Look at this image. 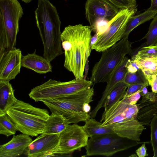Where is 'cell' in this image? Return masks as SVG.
I'll return each instance as SVG.
<instances>
[{
  "instance_id": "74e56055",
  "label": "cell",
  "mask_w": 157,
  "mask_h": 157,
  "mask_svg": "<svg viewBox=\"0 0 157 157\" xmlns=\"http://www.w3.org/2000/svg\"><path fill=\"white\" fill-rule=\"evenodd\" d=\"M146 87V86H144L140 91V93L141 96H144L148 92V91Z\"/></svg>"
},
{
  "instance_id": "4fadbf2b",
  "label": "cell",
  "mask_w": 157,
  "mask_h": 157,
  "mask_svg": "<svg viewBox=\"0 0 157 157\" xmlns=\"http://www.w3.org/2000/svg\"><path fill=\"white\" fill-rule=\"evenodd\" d=\"M21 52L16 48L0 57V80L10 81L20 73Z\"/></svg>"
},
{
  "instance_id": "277c9868",
  "label": "cell",
  "mask_w": 157,
  "mask_h": 157,
  "mask_svg": "<svg viewBox=\"0 0 157 157\" xmlns=\"http://www.w3.org/2000/svg\"><path fill=\"white\" fill-rule=\"evenodd\" d=\"M17 131L32 136L41 134L50 115L48 110L17 99L6 112Z\"/></svg>"
},
{
  "instance_id": "f546056e",
  "label": "cell",
  "mask_w": 157,
  "mask_h": 157,
  "mask_svg": "<svg viewBox=\"0 0 157 157\" xmlns=\"http://www.w3.org/2000/svg\"><path fill=\"white\" fill-rule=\"evenodd\" d=\"M119 10L130 8L136 6V0H108Z\"/></svg>"
},
{
  "instance_id": "60d3db41",
  "label": "cell",
  "mask_w": 157,
  "mask_h": 157,
  "mask_svg": "<svg viewBox=\"0 0 157 157\" xmlns=\"http://www.w3.org/2000/svg\"><path fill=\"white\" fill-rule=\"evenodd\" d=\"M90 106L89 104H85L84 106V111L86 113H89L90 110Z\"/></svg>"
},
{
  "instance_id": "44dd1931",
  "label": "cell",
  "mask_w": 157,
  "mask_h": 157,
  "mask_svg": "<svg viewBox=\"0 0 157 157\" xmlns=\"http://www.w3.org/2000/svg\"><path fill=\"white\" fill-rule=\"evenodd\" d=\"M131 59L135 60L137 63L139 68L147 79L149 85L153 76L157 73V58L141 57L136 54L132 56Z\"/></svg>"
},
{
  "instance_id": "8d00e7d4",
  "label": "cell",
  "mask_w": 157,
  "mask_h": 157,
  "mask_svg": "<svg viewBox=\"0 0 157 157\" xmlns=\"http://www.w3.org/2000/svg\"><path fill=\"white\" fill-rule=\"evenodd\" d=\"M147 9L151 11H157V0H151V6Z\"/></svg>"
},
{
  "instance_id": "f35d334b",
  "label": "cell",
  "mask_w": 157,
  "mask_h": 157,
  "mask_svg": "<svg viewBox=\"0 0 157 157\" xmlns=\"http://www.w3.org/2000/svg\"><path fill=\"white\" fill-rule=\"evenodd\" d=\"M98 36L97 33H96L94 36L92 37L90 42L91 46L96 42Z\"/></svg>"
},
{
  "instance_id": "5bb4252c",
  "label": "cell",
  "mask_w": 157,
  "mask_h": 157,
  "mask_svg": "<svg viewBox=\"0 0 157 157\" xmlns=\"http://www.w3.org/2000/svg\"><path fill=\"white\" fill-rule=\"evenodd\" d=\"M59 134H41L31 143L26 149L29 157L53 156L52 152L58 144Z\"/></svg>"
},
{
  "instance_id": "52a82bcc",
  "label": "cell",
  "mask_w": 157,
  "mask_h": 157,
  "mask_svg": "<svg viewBox=\"0 0 157 157\" xmlns=\"http://www.w3.org/2000/svg\"><path fill=\"white\" fill-rule=\"evenodd\" d=\"M93 86L91 80L84 78H75L62 82L50 79L33 88L29 94L30 98L36 102L43 99L54 98L73 94L90 88Z\"/></svg>"
},
{
  "instance_id": "4316f807",
  "label": "cell",
  "mask_w": 157,
  "mask_h": 157,
  "mask_svg": "<svg viewBox=\"0 0 157 157\" xmlns=\"http://www.w3.org/2000/svg\"><path fill=\"white\" fill-rule=\"evenodd\" d=\"M152 19L147 33L142 39L146 40L148 46L155 45L157 42V14Z\"/></svg>"
},
{
  "instance_id": "7a4b0ae2",
  "label": "cell",
  "mask_w": 157,
  "mask_h": 157,
  "mask_svg": "<svg viewBox=\"0 0 157 157\" xmlns=\"http://www.w3.org/2000/svg\"><path fill=\"white\" fill-rule=\"evenodd\" d=\"M35 16L43 44V57L51 62L63 53L61 22L56 8L49 0H38Z\"/></svg>"
},
{
  "instance_id": "9a60e30c",
  "label": "cell",
  "mask_w": 157,
  "mask_h": 157,
  "mask_svg": "<svg viewBox=\"0 0 157 157\" xmlns=\"http://www.w3.org/2000/svg\"><path fill=\"white\" fill-rule=\"evenodd\" d=\"M128 59L127 56H125L112 73L107 82V85L101 99L94 109L89 114L91 117L94 118L99 110L103 107L108 94L114 86L124 80L128 72L126 64Z\"/></svg>"
},
{
  "instance_id": "ba28073f",
  "label": "cell",
  "mask_w": 157,
  "mask_h": 157,
  "mask_svg": "<svg viewBox=\"0 0 157 157\" xmlns=\"http://www.w3.org/2000/svg\"><path fill=\"white\" fill-rule=\"evenodd\" d=\"M137 6L120 10L108 22L106 29L98 35L96 41L91 46V50L102 52L120 41L122 38L129 19L137 12Z\"/></svg>"
},
{
  "instance_id": "e0dca14e",
  "label": "cell",
  "mask_w": 157,
  "mask_h": 157,
  "mask_svg": "<svg viewBox=\"0 0 157 157\" xmlns=\"http://www.w3.org/2000/svg\"><path fill=\"white\" fill-rule=\"evenodd\" d=\"M32 141L29 136L24 134L13 135L7 143L0 146V157H16L21 155Z\"/></svg>"
},
{
  "instance_id": "836d02e7",
  "label": "cell",
  "mask_w": 157,
  "mask_h": 157,
  "mask_svg": "<svg viewBox=\"0 0 157 157\" xmlns=\"http://www.w3.org/2000/svg\"><path fill=\"white\" fill-rule=\"evenodd\" d=\"M148 143V142H144L141 146L136 150V152L139 157H144L148 155L145 145L146 143Z\"/></svg>"
},
{
  "instance_id": "cb8c5ba5",
  "label": "cell",
  "mask_w": 157,
  "mask_h": 157,
  "mask_svg": "<svg viewBox=\"0 0 157 157\" xmlns=\"http://www.w3.org/2000/svg\"><path fill=\"white\" fill-rule=\"evenodd\" d=\"M129 85L123 80L117 83L108 94L103 107L105 112L112 105L121 100L124 96Z\"/></svg>"
},
{
  "instance_id": "5b68a950",
  "label": "cell",
  "mask_w": 157,
  "mask_h": 157,
  "mask_svg": "<svg viewBox=\"0 0 157 157\" xmlns=\"http://www.w3.org/2000/svg\"><path fill=\"white\" fill-rule=\"evenodd\" d=\"M23 14L17 0H0V57L15 48L19 21Z\"/></svg>"
},
{
  "instance_id": "d4e9b609",
  "label": "cell",
  "mask_w": 157,
  "mask_h": 157,
  "mask_svg": "<svg viewBox=\"0 0 157 157\" xmlns=\"http://www.w3.org/2000/svg\"><path fill=\"white\" fill-rule=\"evenodd\" d=\"M17 130L6 113L0 115V134L6 137L14 135Z\"/></svg>"
},
{
  "instance_id": "83f0119b",
  "label": "cell",
  "mask_w": 157,
  "mask_h": 157,
  "mask_svg": "<svg viewBox=\"0 0 157 157\" xmlns=\"http://www.w3.org/2000/svg\"><path fill=\"white\" fill-rule=\"evenodd\" d=\"M149 125L151 131L150 142L153 149V157H157V114L153 116Z\"/></svg>"
},
{
  "instance_id": "ffe728a7",
  "label": "cell",
  "mask_w": 157,
  "mask_h": 157,
  "mask_svg": "<svg viewBox=\"0 0 157 157\" xmlns=\"http://www.w3.org/2000/svg\"><path fill=\"white\" fill-rule=\"evenodd\" d=\"M69 124L62 115L52 113L46 122L41 134H59Z\"/></svg>"
},
{
  "instance_id": "7402d4cb",
  "label": "cell",
  "mask_w": 157,
  "mask_h": 157,
  "mask_svg": "<svg viewBox=\"0 0 157 157\" xmlns=\"http://www.w3.org/2000/svg\"><path fill=\"white\" fill-rule=\"evenodd\" d=\"M82 127L89 137L107 134L115 133L110 125L102 126V123L91 117L85 122Z\"/></svg>"
},
{
  "instance_id": "6da1fadb",
  "label": "cell",
  "mask_w": 157,
  "mask_h": 157,
  "mask_svg": "<svg viewBox=\"0 0 157 157\" xmlns=\"http://www.w3.org/2000/svg\"><path fill=\"white\" fill-rule=\"evenodd\" d=\"M92 30L90 26L79 24L69 25L62 33V46L65 57L64 66L77 79L84 78L86 64L91 50Z\"/></svg>"
},
{
  "instance_id": "8fae6325",
  "label": "cell",
  "mask_w": 157,
  "mask_h": 157,
  "mask_svg": "<svg viewBox=\"0 0 157 157\" xmlns=\"http://www.w3.org/2000/svg\"><path fill=\"white\" fill-rule=\"evenodd\" d=\"M85 10L86 18L96 32L99 22L110 21L120 10L108 0H87Z\"/></svg>"
},
{
  "instance_id": "4dcf8cb0",
  "label": "cell",
  "mask_w": 157,
  "mask_h": 157,
  "mask_svg": "<svg viewBox=\"0 0 157 157\" xmlns=\"http://www.w3.org/2000/svg\"><path fill=\"white\" fill-rule=\"evenodd\" d=\"M140 92V91H139L129 96H124L122 100L129 104H136L141 97Z\"/></svg>"
},
{
  "instance_id": "e575fe53",
  "label": "cell",
  "mask_w": 157,
  "mask_h": 157,
  "mask_svg": "<svg viewBox=\"0 0 157 157\" xmlns=\"http://www.w3.org/2000/svg\"><path fill=\"white\" fill-rule=\"evenodd\" d=\"M157 96V93L153 92H148L146 95L143 96L142 100H148L150 101L153 102L155 100Z\"/></svg>"
},
{
  "instance_id": "ab89813d",
  "label": "cell",
  "mask_w": 157,
  "mask_h": 157,
  "mask_svg": "<svg viewBox=\"0 0 157 157\" xmlns=\"http://www.w3.org/2000/svg\"><path fill=\"white\" fill-rule=\"evenodd\" d=\"M88 59L87 60L86 63V64L85 68V74L84 75V78L86 79V76L87 75V73L88 70Z\"/></svg>"
},
{
  "instance_id": "2e32d148",
  "label": "cell",
  "mask_w": 157,
  "mask_h": 157,
  "mask_svg": "<svg viewBox=\"0 0 157 157\" xmlns=\"http://www.w3.org/2000/svg\"><path fill=\"white\" fill-rule=\"evenodd\" d=\"M115 133L123 138L140 141V136L146 129L137 119L125 120L110 125Z\"/></svg>"
},
{
  "instance_id": "b9f144b4",
  "label": "cell",
  "mask_w": 157,
  "mask_h": 157,
  "mask_svg": "<svg viewBox=\"0 0 157 157\" xmlns=\"http://www.w3.org/2000/svg\"><path fill=\"white\" fill-rule=\"evenodd\" d=\"M24 2L28 3L31 2L33 0H21Z\"/></svg>"
},
{
  "instance_id": "f1b7e54d",
  "label": "cell",
  "mask_w": 157,
  "mask_h": 157,
  "mask_svg": "<svg viewBox=\"0 0 157 157\" xmlns=\"http://www.w3.org/2000/svg\"><path fill=\"white\" fill-rule=\"evenodd\" d=\"M141 57L157 58V45L147 46L142 48L136 54Z\"/></svg>"
},
{
  "instance_id": "d590c367",
  "label": "cell",
  "mask_w": 157,
  "mask_h": 157,
  "mask_svg": "<svg viewBox=\"0 0 157 157\" xmlns=\"http://www.w3.org/2000/svg\"><path fill=\"white\" fill-rule=\"evenodd\" d=\"M149 85L151 86L152 92L157 93V73L153 76Z\"/></svg>"
},
{
  "instance_id": "9c48e42d",
  "label": "cell",
  "mask_w": 157,
  "mask_h": 157,
  "mask_svg": "<svg viewBox=\"0 0 157 157\" xmlns=\"http://www.w3.org/2000/svg\"><path fill=\"white\" fill-rule=\"evenodd\" d=\"M123 138L115 133L96 135L90 137L85 147L86 154L84 156H111L118 152L144 143L134 140L125 143L123 141Z\"/></svg>"
},
{
  "instance_id": "1f68e13d",
  "label": "cell",
  "mask_w": 157,
  "mask_h": 157,
  "mask_svg": "<svg viewBox=\"0 0 157 157\" xmlns=\"http://www.w3.org/2000/svg\"><path fill=\"white\" fill-rule=\"evenodd\" d=\"M144 86H146L144 84H141L129 85L127 88L124 96H129L139 91H140Z\"/></svg>"
},
{
  "instance_id": "ac0fdd59",
  "label": "cell",
  "mask_w": 157,
  "mask_h": 157,
  "mask_svg": "<svg viewBox=\"0 0 157 157\" xmlns=\"http://www.w3.org/2000/svg\"><path fill=\"white\" fill-rule=\"evenodd\" d=\"M50 62L44 57L36 54L35 52L25 56H22L21 66L32 70L40 74L52 72Z\"/></svg>"
},
{
  "instance_id": "484cf974",
  "label": "cell",
  "mask_w": 157,
  "mask_h": 157,
  "mask_svg": "<svg viewBox=\"0 0 157 157\" xmlns=\"http://www.w3.org/2000/svg\"><path fill=\"white\" fill-rule=\"evenodd\" d=\"M124 80L128 85L141 84H144L147 86L149 85L147 79L140 69L134 73L128 72Z\"/></svg>"
},
{
  "instance_id": "7bdbcfd3",
  "label": "cell",
  "mask_w": 157,
  "mask_h": 157,
  "mask_svg": "<svg viewBox=\"0 0 157 157\" xmlns=\"http://www.w3.org/2000/svg\"><path fill=\"white\" fill-rule=\"evenodd\" d=\"M155 45H157V43H156V44H155Z\"/></svg>"
},
{
  "instance_id": "d6986e66",
  "label": "cell",
  "mask_w": 157,
  "mask_h": 157,
  "mask_svg": "<svg viewBox=\"0 0 157 157\" xmlns=\"http://www.w3.org/2000/svg\"><path fill=\"white\" fill-rule=\"evenodd\" d=\"M10 81L0 80V115L6 113L17 99L15 97L14 90Z\"/></svg>"
},
{
  "instance_id": "d6a6232c",
  "label": "cell",
  "mask_w": 157,
  "mask_h": 157,
  "mask_svg": "<svg viewBox=\"0 0 157 157\" xmlns=\"http://www.w3.org/2000/svg\"><path fill=\"white\" fill-rule=\"evenodd\" d=\"M126 67L128 72L131 73L135 72L140 69L137 63L132 59H128L126 64Z\"/></svg>"
},
{
  "instance_id": "603a6c76",
  "label": "cell",
  "mask_w": 157,
  "mask_h": 157,
  "mask_svg": "<svg viewBox=\"0 0 157 157\" xmlns=\"http://www.w3.org/2000/svg\"><path fill=\"white\" fill-rule=\"evenodd\" d=\"M157 14V11L147 9L144 12L131 17L128 20L122 38L128 37L130 32L139 25L153 19Z\"/></svg>"
},
{
  "instance_id": "7c38bea8",
  "label": "cell",
  "mask_w": 157,
  "mask_h": 157,
  "mask_svg": "<svg viewBox=\"0 0 157 157\" xmlns=\"http://www.w3.org/2000/svg\"><path fill=\"white\" fill-rule=\"evenodd\" d=\"M140 108L138 104H129L121 99L103 112L100 122L104 126L128 120L137 119Z\"/></svg>"
},
{
  "instance_id": "3957f363",
  "label": "cell",
  "mask_w": 157,
  "mask_h": 157,
  "mask_svg": "<svg viewBox=\"0 0 157 157\" xmlns=\"http://www.w3.org/2000/svg\"><path fill=\"white\" fill-rule=\"evenodd\" d=\"M93 86L73 94L40 101L52 113L62 115L69 124L85 122L91 117L84 111V106L93 101Z\"/></svg>"
},
{
  "instance_id": "30bf717a",
  "label": "cell",
  "mask_w": 157,
  "mask_h": 157,
  "mask_svg": "<svg viewBox=\"0 0 157 157\" xmlns=\"http://www.w3.org/2000/svg\"><path fill=\"white\" fill-rule=\"evenodd\" d=\"M89 137L82 126L77 124L68 125L59 134V141L52 154L70 156L74 151H80L87 145Z\"/></svg>"
},
{
  "instance_id": "8992f818",
  "label": "cell",
  "mask_w": 157,
  "mask_h": 157,
  "mask_svg": "<svg viewBox=\"0 0 157 157\" xmlns=\"http://www.w3.org/2000/svg\"><path fill=\"white\" fill-rule=\"evenodd\" d=\"M124 37L102 52L99 61L92 70L90 80L95 84L107 82L112 73L127 54L132 53L131 43Z\"/></svg>"
}]
</instances>
